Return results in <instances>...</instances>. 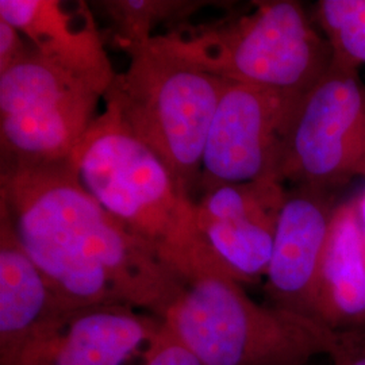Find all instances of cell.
Wrapping results in <instances>:
<instances>
[{"instance_id":"cell-1","label":"cell","mask_w":365,"mask_h":365,"mask_svg":"<svg viewBox=\"0 0 365 365\" xmlns=\"http://www.w3.org/2000/svg\"><path fill=\"white\" fill-rule=\"evenodd\" d=\"M1 206L33 260L98 265L125 304L161 318L184 287L152 249L86 191L71 158L15 170Z\"/></svg>"},{"instance_id":"cell-2","label":"cell","mask_w":365,"mask_h":365,"mask_svg":"<svg viewBox=\"0 0 365 365\" xmlns=\"http://www.w3.org/2000/svg\"><path fill=\"white\" fill-rule=\"evenodd\" d=\"M71 163L86 191L184 283L200 274L232 276L197 227L195 200L113 110L95 119Z\"/></svg>"},{"instance_id":"cell-3","label":"cell","mask_w":365,"mask_h":365,"mask_svg":"<svg viewBox=\"0 0 365 365\" xmlns=\"http://www.w3.org/2000/svg\"><path fill=\"white\" fill-rule=\"evenodd\" d=\"M153 41L217 78L289 96L310 90L331 63L327 38L294 0L253 1L211 22L175 25Z\"/></svg>"},{"instance_id":"cell-4","label":"cell","mask_w":365,"mask_h":365,"mask_svg":"<svg viewBox=\"0 0 365 365\" xmlns=\"http://www.w3.org/2000/svg\"><path fill=\"white\" fill-rule=\"evenodd\" d=\"M161 321L205 365H306L337 333L303 314L259 304L225 272L187 280Z\"/></svg>"},{"instance_id":"cell-5","label":"cell","mask_w":365,"mask_h":365,"mask_svg":"<svg viewBox=\"0 0 365 365\" xmlns=\"http://www.w3.org/2000/svg\"><path fill=\"white\" fill-rule=\"evenodd\" d=\"M128 54L129 66L106 92V107L194 199L210 126L229 81L163 49L153 37Z\"/></svg>"},{"instance_id":"cell-6","label":"cell","mask_w":365,"mask_h":365,"mask_svg":"<svg viewBox=\"0 0 365 365\" xmlns=\"http://www.w3.org/2000/svg\"><path fill=\"white\" fill-rule=\"evenodd\" d=\"M102 98L30 45L22 60L0 73V168L68 161L98 118Z\"/></svg>"},{"instance_id":"cell-7","label":"cell","mask_w":365,"mask_h":365,"mask_svg":"<svg viewBox=\"0 0 365 365\" xmlns=\"http://www.w3.org/2000/svg\"><path fill=\"white\" fill-rule=\"evenodd\" d=\"M359 71L331 60L300 96L283 138L280 182L331 191L365 179V84Z\"/></svg>"},{"instance_id":"cell-8","label":"cell","mask_w":365,"mask_h":365,"mask_svg":"<svg viewBox=\"0 0 365 365\" xmlns=\"http://www.w3.org/2000/svg\"><path fill=\"white\" fill-rule=\"evenodd\" d=\"M299 98L229 81L205 145L200 195L221 185L279 180L283 138Z\"/></svg>"},{"instance_id":"cell-9","label":"cell","mask_w":365,"mask_h":365,"mask_svg":"<svg viewBox=\"0 0 365 365\" xmlns=\"http://www.w3.org/2000/svg\"><path fill=\"white\" fill-rule=\"evenodd\" d=\"M286 195L284 184L269 178L221 185L195 200L200 233L241 284L255 283L267 274Z\"/></svg>"},{"instance_id":"cell-10","label":"cell","mask_w":365,"mask_h":365,"mask_svg":"<svg viewBox=\"0 0 365 365\" xmlns=\"http://www.w3.org/2000/svg\"><path fill=\"white\" fill-rule=\"evenodd\" d=\"M75 313L0 215V365L43 364Z\"/></svg>"},{"instance_id":"cell-11","label":"cell","mask_w":365,"mask_h":365,"mask_svg":"<svg viewBox=\"0 0 365 365\" xmlns=\"http://www.w3.org/2000/svg\"><path fill=\"white\" fill-rule=\"evenodd\" d=\"M337 206L330 190L287 191L265 274V288L276 307L314 318L317 279Z\"/></svg>"},{"instance_id":"cell-12","label":"cell","mask_w":365,"mask_h":365,"mask_svg":"<svg viewBox=\"0 0 365 365\" xmlns=\"http://www.w3.org/2000/svg\"><path fill=\"white\" fill-rule=\"evenodd\" d=\"M0 19L37 52L103 96L117 76L86 3L68 11L58 0H0Z\"/></svg>"},{"instance_id":"cell-13","label":"cell","mask_w":365,"mask_h":365,"mask_svg":"<svg viewBox=\"0 0 365 365\" xmlns=\"http://www.w3.org/2000/svg\"><path fill=\"white\" fill-rule=\"evenodd\" d=\"M313 317L330 330H365V235L354 199L339 202L319 267Z\"/></svg>"},{"instance_id":"cell-14","label":"cell","mask_w":365,"mask_h":365,"mask_svg":"<svg viewBox=\"0 0 365 365\" xmlns=\"http://www.w3.org/2000/svg\"><path fill=\"white\" fill-rule=\"evenodd\" d=\"M163 321L129 304H103L73 314L42 365H125L156 337Z\"/></svg>"},{"instance_id":"cell-15","label":"cell","mask_w":365,"mask_h":365,"mask_svg":"<svg viewBox=\"0 0 365 365\" xmlns=\"http://www.w3.org/2000/svg\"><path fill=\"white\" fill-rule=\"evenodd\" d=\"M115 30L114 41L129 53L155 37L160 25L168 27L188 22L191 15L212 4L205 0H107L99 1Z\"/></svg>"},{"instance_id":"cell-16","label":"cell","mask_w":365,"mask_h":365,"mask_svg":"<svg viewBox=\"0 0 365 365\" xmlns=\"http://www.w3.org/2000/svg\"><path fill=\"white\" fill-rule=\"evenodd\" d=\"M313 19L333 61L357 69L365 66V0H319Z\"/></svg>"},{"instance_id":"cell-17","label":"cell","mask_w":365,"mask_h":365,"mask_svg":"<svg viewBox=\"0 0 365 365\" xmlns=\"http://www.w3.org/2000/svg\"><path fill=\"white\" fill-rule=\"evenodd\" d=\"M141 365H205L178 339L164 322L148 344Z\"/></svg>"},{"instance_id":"cell-18","label":"cell","mask_w":365,"mask_h":365,"mask_svg":"<svg viewBox=\"0 0 365 365\" xmlns=\"http://www.w3.org/2000/svg\"><path fill=\"white\" fill-rule=\"evenodd\" d=\"M329 359L331 365H365V330L339 331Z\"/></svg>"},{"instance_id":"cell-19","label":"cell","mask_w":365,"mask_h":365,"mask_svg":"<svg viewBox=\"0 0 365 365\" xmlns=\"http://www.w3.org/2000/svg\"><path fill=\"white\" fill-rule=\"evenodd\" d=\"M30 51L24 36L9 22L0 19V73L22 60Z\"/></svg>"},{"instance_id":"cell-20","label":"cell","mask_w":365,"mask_h":365,"mask_svg":"<svg viewBox=\"0 0 365 365\" xmlns=\"http://www.w3.org/2000/svg\"><path fill=\"white\" fill-rule=\"evenodd\" d=\"M353 199H354V203H356V207H357V214H359L360 223H361V227H363L365 235V187Z\"/></svg>"}]
</instances>
